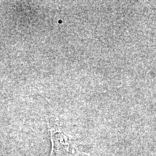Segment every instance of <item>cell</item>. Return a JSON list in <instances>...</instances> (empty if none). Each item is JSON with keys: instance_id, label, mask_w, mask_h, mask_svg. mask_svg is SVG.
<instances>
[{"instance_id": "6da1fadb", "label": "cell", "mask_w": 156, "mask_h": 156, "mask_svg": "<svg viewBox=\"0 0 156 156\" xmlns=\"http://www.w3.org/2000/svg\"><path fill=\"white\" fill-rule=\"evenodd\" d=\"M51 142L50 156H87L80 151L75 140L57 126L48 124Z\"/></svg>"}]
</instances>
